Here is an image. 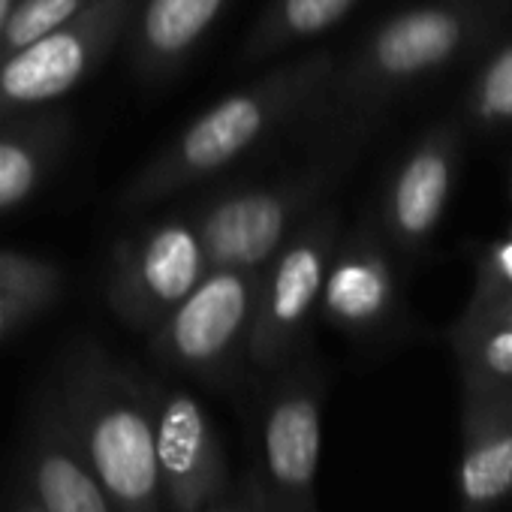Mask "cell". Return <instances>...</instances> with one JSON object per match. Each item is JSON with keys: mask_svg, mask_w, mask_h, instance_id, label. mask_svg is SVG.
Wrapping results in <instances>:
<instances>
[{"mask_svg": "<svg viewBox=\"0 0 512 512\" xmlns=\"http://www.w3.org/2000/svg\"><path fill=\"white\" fill-rule=\"evenodd\" d=\"M323 317L350 335H377L398 314V281L377 220L338 238L320 293Z\"/></svg>", "mask_w": 512, "mask_h": 512, "instance_id": "12", "label": "cell"}, {"mask_svg": "<svg viewBox=\"0 0 512 512\" xmlns=\"http://www.w3.org/2000/svg\"><path fill=\"white\" fill-rule=\"evenodd\" d=\"M338 238L341 211L323 199L263 266L244 353L253 368L284 371L302 350Z\"/></svg>", "mask_w": 512, "mask_h": 512, "instance_id": "5", "label": "cell"}, {"mask_svg": "<svg viewBox=\"0 0 512 512\" xmlns=\"http://www.w3.org/2000/svg\"><path fill=\"white\" fill-rule=\"evenodd\" d=\"M464 127H512V40L500 43L473 73L464 94Z\"/></svg>", "mask_w": 512, "mask_h": 512, "instance_id": "20", "label": "cell"}, {"mask_svg": "<svg viewBox=\"0 0 512 512\" xmlns=\"http://www.w3.org/2000/svg\"><path fill=\"white\" fill-rule=\"evenodd\" d=\"M323 446V383L299 362L275 386L263 425V470L253 476L260 512H317V467Z\"/></svg>", "mask_w": 512, "mask_h": 512, "instance_id": "9", "label": "cell"}, {"mask_svg": "<svg viewBox=\"0 0 512 512\" xmlns=\"http://www.w3.org/2000/svg\"><path fill=\"white\" fill-rule=\"evenodd\" d=\"M67 109H37L0 121V214L28 202L70 142Z\"/></svg>", "mask_w": 512, "mask_h": 512, "instance_id": "16", "label": "cell"}, {"mask_svg": "<svg viewBox=\"0 0 512 512\" xmlns=\"http://www.w3.org/2000/svg\"><path fill=\"white\" fill-rule=\"evenodd\" d=\"M461 383L512 389V299L464 311L449 335Z\"/></svg>", "mask_w": 512, "mask_h": 512, "instance_id": "18", "label": "cell"}, {"mask_svg": "<svg viewBox=\"0 0 512 512\" xmlns=\"http://www.w3.org/2000/svg\"><path fill=\"white\" fill-rule=\"evenodd\" d=\"M91 0H19L10 13L4 31H0V58H7L43 34L61 28L73 16H79Z\"/></svg>", "mask_w": 512, "mask_h": 512, "instance_id": "21", "label": "cell"}, {"mask_svg": "<svg viewBox=\"0 0 512 512\" xmlns=\"http://www.w3.org/2000/svg\"><path fill=\"white\" fill-rule=\"evenodd\" d=\"M202 512H260V500H256V488H253V479L244 485L241 494L235 497H217L214 503H208Z\"/></svg>", "mask_w": 512, "mask_h": 512, "instance_id": "23", "label": "cell"}, {"mask_svg": "<svg viewBox=\"0 0 512 512\" xmlns=\"http://www.w3.org/2000/svg\"><path fill=\"white\" fill-rule=\"evenodd\" d=\"M335 64L332 52H308L214 103L136 172L124 190V205L148 208L178 196L269 145L287 127L302 124Z\"/></svg>", "mask_w": 512, "mask_h": 512, "instance_id": "2", "label": "cell"}, {"mask_svg": "<svg viewBox=\"0 0 512 512\" xmlns=\"http://www.w3.org/2000/svg\"><path fill=\"white\" fill-rule=\"evenodd\" d=\"M512 299V229L488 244L476 269L473 296L464 311H482L488 305H500Z\"/></svg>", "mask_w": 512, "mask_h": 512, "instance_id": "22", "label": "cell"}, {"mask_svg": "<svg viewBox=\"0 0 512 512\" xmlns=\"http://www.w3.org/2000/svg\"><path fill=\"white\" fill-rule=\"evenodd\" d=\"M362 0H269L241 43L244 64L278 58L341 25Z\"/></svg>", "mask_w": 512, "mask_h": 512, "instance_id": "17", "label": "cell"}, {"mask_svg": "<svg viewBox=\"0 0 512 512\" xmlns=\"http://www.w3.org/2000/svg\"><path fill=\"white\" fill-rule=\"evenodd\" d=\"M28 488L46 512H115L103 485L79 455L55 392L40 404L34 419L28 443Z\"/></svg>", "mask_w": 512, "mask_h": 512, "instance_id": "14", "label": "cell"}, {"mask_svg": "<svg viewBox=\"0 0 512 512\" xmlns=\"http://www.w3.org/2000/svg\"><path fill=\"white\" fill-rule=\"evenodd\" d=\"M154 455L163 512H202L226 488V455L202 404L166 386H151Z\"/></svg>", "mask_w": 512, "mask_h": 512, "instance_id": "11", "label": "cell"}, {"mask_svg": "<svg viewBox=\"0 0 512 512\" xmlns=\"http://www.w3.org/2000/svg\"><path fill=\"white\" fill-rule=\"evenodd\" d=\"M260 272L208 269L196 290L175 305L163 323L148 332L154 359L181 374L223 377L247 353Z\"/></svg>", "mask_w": 512, "mask_h": 512, "instance_id": "8", "label": "cell"}, {"mask_svg": "<svg viewBox=\"0 0 512 512\" xmlns=\"http://www.w3.org/2000/svg\"><path fill=\"white\" fill-rule=\"evenodd\" d=\"M139 0L91 4L25 49L0 58V121L46 109L82 85L115 52Z\"/></svg>", "mask_w": 512, "mask_h": 512, "instance_id": "6", "label": "cell"}, {"mask_svg": "<svg viewBox=\"0 0 512 512\" xmlns=\"http://www.w3.org/2000/svg\"><path fill=\"white\" fill-rule=\"evenodd\" d=\"M226 7L229 0H139L130 22L133 70L148 82L178 73Z\"/></svg>", "mask_w": 512, "mask_h": 512, "instance_id": "15", "label": "cell"}, {"mask_svg": "<svg viewBox=\"0 0 512 512\" xmlns=\"http://www.w3.org/2000/svg\"><path fill=\"white\" fill-rule=\"evenodd\" d=\"M13 512H46L43 503L37 500V494L31 488H22L13 500Z\"/></svg>", "mask_w": 512, "mask_h": 512, "instance_id": "24", "label": "cell"}, {"mask_svg": "<svg viewBox=\"0 0 512 512\" xmlns=\"http://www.w3.org/2000/svg\"><path fill=\"white\" fill-rule=\"evenodd\" d=\"M353 154V145L317 142V154L308 163L272 181L241 184L208 199L193 211L208 269L263 272L290 232L329 196Z\"/></svg>", "mask_w": 512, "mask_h": 512, "instance_id": "4", "label": "cell"}, {"mask_svg": "<svg viewBox=\"0 0 512 512\" xmlns=\"http://www.w3.org/2000/svg\"><path fill=\"white\" fill-rule=\"evenodd\" d=\"M205 275L208 260L196 214H172L118 241L106 299L115 317L133 332H154Z\"/></svg>", "mask_w": 512, "mask_h": 512, "instance_id": "7", "label": "cell"}, {"mask_svg": "<svg viewBox=\"0 0 512 512\" xmlns=\"http://www.w3.org/2000/svg\"><path fill=\"white\" fill-rule=\"evenodd\" d=\"M464 130L461 118L440 121L395 163L380 199L377 226L398 256L419 260L431 247L461 169Z\"/></svg>", "mask_w": 512, "mask_h": 512, "instance_id": "10", "label": "cell"}, {"mask_svg": "<svg viewBox=\"0 0 512 512\" xmlns=\"http://www.w3.org/2000/svg\"><path fill=\"white\" fill-rule=\"evenodd\" d=\"M61 296V269L22 250H0V341L52 308Z\"/></svg>", "mask_w": 512, "mask_h": 512, "instance_id": "19", "label": "cell"}, {"mask_svg": "<svg viewBox=\"0 0 512 512\" xmlns=\"http://www.w3.org/2000/svg\"><path fill=\"white\" fill-rule=\"evenodd\" d=\"M506 10L509 0H416L392 13L335 64L302 127L314 142L359 148L395 97L479 55Z\"/></svg>", "mask_w": 512, "mask_h": 512, "instance_id": "1", "label": "cell"}, {"mask_svg": "<svg viewBox=\"0 0 512 512\" xmlns=\"http://www.w3.org/2000/svg\"><path fill=\"white\" fill-rule=\"evenodd\" d=\"M16 4H19V0H0V31H4V25H7L10 13L16 10Z\"/></svg>", "mask_w": 512, "mask_h": 512, "instance_id": "25", "label": "cell"}, {"mask_svg": "<svg viewBox=\"0 0 512 512\" xmlns=\"http://www.w3.org/2000/svg\"><path fill=\"white\" fill-rule=\"evenodd\" d=\"M512 497V389L461 383L458 512H494Z\"/></svg>", "mask_w": 512, "mask_h": 512, "instance_id": "13", "label": "cell"}, {"mask_svg": "<svg viewBox=\"0 0 512 512\" xmlns=\"http://www.w3.org/2000/svg\"><path fill=\"white\" fill-rule=\"evenodd\" d=\"M55 401L115 512H163L151 383L94 344L70 350Z\"/></svg>", "mask_w": 512, "mask_h": 512, "instance_id": "3", "label": "cell"}]
</instances>
